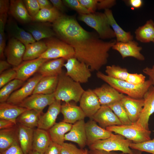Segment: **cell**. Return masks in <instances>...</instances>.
<instances>
[{"label":"cell","instance_id":"obj_31","mask_svg":"<svg viewBox=\"0 0 154 154\" xmlns=\"http://www.w3.org/2000/svg\"><path fill=\"white\" fill-rule=\"evenodd\" d=\"M72 124L63 121L56 123L48 131L52 141L60 145L64 143V136Z\"/></svg>","mask_w":154,"mask_h":154},{"label":"cell","instance_id":"obj_23","mask_svg":"<svg viewBox=\"0 0 154 154\" xmlns=\"http://www.w3.org/2000/svg\"><path fill=\"white\" fill-rule=\"evenodd\" d=\"M9 11L14 18L21 23H28L33 21V18L29 14L23 0H10Z\"/></svg>","mask_w":154,"mask_h":154},{"label":"cell","instance_id":"obj_26","mask_svg":"<svg viewBox=\"0 0 154 154\" xmlns=\"http://www.w3.org/2000/svg\"><path fill=\"white\" fill-rule=\"evenodd\" d=\"M19 145L24 154L32 150L34 129L17 123Z\"/></svg>","mask_w":154,"mask_h":154},{"label":"cell","instance_id":"obj_34","mask_svg":"<svg viewBox=\"0 0 154 154\" xmlns=\"http://www.w3.org/2000/svg\"><path fill=\"white\" fill-rule=\"evenodd\" d=\"M136 39L143 43L153 42L154 38V22L152 19L147 21L143 25L135 31Z\"/></svg>","mask_w":154,"mask_h":154},{"label":"cell","instance_id":"obj_52","mask_svg":"<svg viewBox=\"0 0 154 154\" xmlns=\"http://www.w3.org/2000/svg\"><path fill=\"white\" fill-rule=\"evenodd\" d=\"M53 7L57 9L61 13L66 10L65 5L62 1L61 0H50ZM63 14V13H62Z\"/></svg>","mask_w":154,"mask_h":154},{"label":"cell","instance_id":"obj_50","mask_svg":"<svg viewBox=\"0 0 154 154\" xmlns=\"http://www.w3.org/2000/svg\"><path fill=\"white\" fill-rule=\"evenodd\" d=\"M0 154H24L19 144L15 145L1 152Z\"/></svg>","mask_w":154,"mask_h":154},{"label":"cell","instance_id":"obj_13","mask_svg":"<svg viewBox=\"0 0 154 154\" xmlns=\"http://www.w3.org/2000/svg\"><path fill=\"white\" fill-rule=\"evenodd\" d=\"M101 106H108L121 101L125 95L107 84L93 90Z\"/></svg>","mask_w":154,"mask_h":154},{"label":"cell","instance_id":"obj_55","mask_svg":"<svg viewBox=\"0 0 154 154\" xmlns=\"http://www.w3.org/2000/svg\"><path fill=\"white\" fill-rule=\"evenodd\" d=\"M88 154H125L121 152L117 153L114 151H107L104 150L99 149H90L88 150Z\"/></svg>","mask_w":154,"mask_h":154},{"label":"cell","instance_id":"obj_57","mask_svg":"<svg viewBox=\"0 0 154 154\" xmlns=\"http://www.w3.org/2000/svg\"><path fill=\"white\" fill-rule=\"evenodd\" d=\"M37 1L40 9L49 8L53 7L50 1L48 0H37Z\"/></svg>","mask_w":154,"mask_h":154},{"label":"cell","instance_id":"obj_35","mask_svg":"<svg viewBox=\"0 0 154 154\" xmlns=\"http://www.w3.org/2000/svg\"><path fill=\"white\" fill-rule=\"evenodd\" d=\"M47 46L44 40L36 41L25 46L23 61L32 60L39 58L46 50Z\"/></svg>","mask_w":154,"mask_h":154},{"label":"cell","instance_id":"obj_37","mask_svg":"<svg viewBox=\"0 0 154 154\" xmlns=\"http://www.w3.org/2000/svg\"><path fill=\"white\" fill-rule=\"evenodd\" d=\"M62 14L53 7L40 9L37 14L33 18V21L41 23L49 22L52 23Z\"/></svg>","mask_w":154,"mask_h":154},{"label":"cell","instance_id":"obj_17","mask_svg":"<svg viewBox=\"0 0 154 154\" xmlns=\"http://www.w3.org/2000/svg\"><path fill=\"white\" fill-rule=\"evenodd\" d=\"M61 106L60 101L56 100L49 106L47 112L40 115L37 128L48 130L54 125L61 112Z\"/></svg>","mask_w":154,"mask_h":154},{"label":"cell","instance_id":"obj_60","mask_svg":"<svg viewBox=\"0 0 154 154\" xmlns=\"http://www.w3.org/2000/svg\"><path fill=\"white\" fill-rule=\"evenodd\" d=\"M28 154H44V153L32 150Z\"/></svg>","mask_w":154,"mask_h":154},{"label":"cell","instance_id":"obj_64","mask_svg":"<svg viewBox=\"0 0 154 154\" xmlns=\"http://www.w3.org/2000/svg\"><path fill=\"white\" fill-rule=\"evenodd\" d=\"M153 42L154 43V38Z\"/></svg>","mask_w":154,"mask_h":154},{"label":"cell","instance_id":"obj_36","mask_svg":"<svg viewBox=\"0 0 154 154\" xmlns=\"http://www.w3.org/2000/svg\"><path fill=\"white\" fill-rule=\"evenodd\" d=\"M41 114L33 110H28L17 118V123L33 129L37 127L40 115Z\"/></svg>","mask_w":154,"mask_h":154},{"label":"cell","instance_id":"obj_43","mask_svg":"<svg viewBox=\"0 0 154 154\" xmlns=\"http://www.w3.org/2000/svg\"><path fill=\"white\" fill-rule=\"evenodd\" d=\"M62 1L65 6L76 11L79 14L90 13L78 0H64Z\"/></svg>","mask_w":154,"mask_h":154},{"label":"cell","instance_id":"obj_14","mask_svg":"<svg viewBox=\"0 0 154 154\" xmlns=\"http://www.w3.org/2000/svg\"><path fill=\"white\" fill-rule=\"evenodd\" d=\"M79 102L80 107L86 117L91 119L101 106L96 94L93 90L90 89L84 91Z\"/></svg>","mask_w":154,"mask_h":154},{"label":"cell","instance_id":"obj_61","mask_svg":"<svg viewBox=\"0 0 154 154\" xmlns=\"http://www.w3.org/2000/svg\"><path fill=\"white\" fill-rule=\"evenodd\" d=\"M134 154H142V152L137 150L133 149Z\"/></svg>","mask_w":154,"mask_h":154},{"label":"cell","instance_id":"obj_40","mask_svg":"<svg viewBox=\"0 0 154 154\" xmlns=\"http://www.w3.org/2000/svg\"><path fill=\"white\" fill-rule=\"evenodd\" d=\"M105 72L110 77L122 80H126L129 73L126 68L115 65L107 66Z\"/></svg>","mask_w":154,"mask_h":154},{"label":"cell","instance_id":"obj_10","mask_svg":"<svg viewBox=\"0 0 154 154\" xmlns=\"http://www.w3.org/2000/svg\"><path fill=\"white\" fill-rule=\"evenodd\" d=\"M55 100L54 93L50 94H33L18 106L42 114L44 108L47 106H49Z\"/></svg>","mask_w":154,"mask_h":154},{"label":"cell","instance_id":"obj_25","mask_svg":"<svg viewBox=\"0 0 154 154\" xmlns=\"http://www.w3.org/2000/svg\"><path fill=\"white\" fill-rule=\"evenodd\" d=\"M66 60L63 58L48 60L41 65L37 72L43 77L58 76L62 72Z\"/></svg>","mask_w":154,"mask_h":154},{"label":"cell","instance_id":"obj_32","mask_svg":"<svg viewBox=\"0 0 154 154\" xmlns=\"http://www.w3.org/2000/svg\"><path fill=\"white\" fill-rule=\"evenodd\" d=\"M58 76L42 77L36 85L32 94L54 93L58 84Z\"/></svg>","mask_w":154,"mask_h":154},{"label":"cell","instance_id":"obj_48","mask_svg":"<svg viewBox=\"0 0 154 154\" xmlns=\"http://www.w3.org/2000/svg\"><path fill=\"white\" fill-rule=\"evenodd\" d=\"M116 3L115 0H98L97 4V9L98 10L110 9Z\"/></svg>","mask_w":154,"mask_h":154},{"label":"cell","instance_id":"obj_41","mask_svg":"<svg viewBox=\"0 0 154 154\" xmlns=\"http://www.w3.org/2000/svg\"><path fill=\"white\" fill-rule=\"evenodd\" d=\"M129 147L132 149L154 154V138L139 143L132 142L130 144Z\"/></svg>","mask_w":154,"mask_h":154},{"label":"cell","instance_id":"obj_38","mask_svg":"<svg viewBox=\"0 0 154 154\" xmlns=\"http://www.w3.org/2000/svg\"><path fill=\"white\" fill-rule=\"evenodd\" d=\"M24 83L25 82L15 79L2 87L0 90V102H6L12 94L20 88Z\"/></svg>","mask_w":154,"mask_h":154},{"label":"cell","instance_id":"obj_22","mask_svg":"<svg viewBox=\"0 0 154 154\" xmlns=\"http://www.w3.org/2000/svg\"><path fill=\"white\" fill-rule=\"evenodd\" d=\"M61 112L63 116V121L74 124L77 121L84 119L86 116L80 106L65 102L61 105Z\"/></svg>","mask_w":154,"mask_h":154},{"label":"cell","instance_id":"obj_19","mask_svg":"<svg viewBox=\"0 0 154 154\" xmlns=\"http://www.w3.org/2000/svg\"><path fill=\"white\" fill-rule=\"evenodd\" d=\"M92 119L105 129L111 126L122 125L112 110L106 106H101Z\"/></svg>","mask_w":154,"mask_h":154},{"label":"cell","instance_id":"obj_62","mask_svg":"<svg viewBox=\"0 0 154 154\" xmlns=\"http://www.w3.org/2000/svg\"><path fill=\"white\" fill-rule=\"evenodd\" d=\"M87 151H88V150H87V151H86V154H87Z\"/></svg>","mask_w":154,"mask_h":154},{"label":"cell","instance_id":"obj_12","mask_svg":"<svg viewBox=\"0 0 154 154\" xmlns=\"http://www.w3.org/2000/svg\"><path fill=\"white\" fill-rule=\"evenodd\" d=\"M48 60L38 58L33 60L23 61L18 66L13 68L16 72V79L25 82L37 72L41 65Z\"/></svg>","mask_w":154,"mask_h":154},{"label":"cell","instance_id":"obj_46","mask_svg":"<svg viewBox=\"0 0 154 154\" xmlns=\"http://www.w3.org/2000/svg\"><path fill=\"white\" fill-rule=\"evenodd\" d=\"M145 76L142 74L129 73L125 81L133 84L140 85L145 82Z\"/></svg>","mask_w":154,"mask_h":154},{"label":"cell","instance_id":"obj_21","mask_svg":"<svg viewBox=\"0 0 154 154\" xmlns=\"http://www.w3.org/2000/svg\"><path fill=\"white\" fill-rule=\"evenodd\" d=\"M132 123L139 119L144 104L143 98L136 99L125 96L121 100Z\"/></svg>","mask_w":154,"mask_h":154},{"label":"cell","instance_id":"obj_6","mask_svg":"<svg viewBox=\"0 0 154 154\" xmlns=\"http://www.w3.org/2000/svg\"><path fill=\"white\" fill-rule=\"evenodd\" d=\"M132 142L121 135L112 133L109 137L97 141L88 147L90 149L119 151L125 154H134L133 150L129 147Z\"/></svg>","mask_w":154,"mask_h":154},{"label":"cell","instance_id":"obj_8","mask_svg":"<svg viewBox=\"0 0 154 154\" xmlns=\"http://www.w3.org/2000/svg\"><path fill=\"white\" fill-rule=\"evenodd\" d=\"M66 75L80 83L88 82L91 76V70L84 63L74 57L69 59L64 65Z\"/></svg>","mask_w":154,"mask_h":154},{"label":"cell","instance_id":"obj_29","mask_svg":"<svg viewBox=\"0 0 154 154\" xmlns=\"http://www.w3.org/2000/svg\"><path fill=\"white\" fill-rule=\"evenodd\" d=\"M28 109L4 102L0 103V119L10 120L17 124L18 117Z\"/></svg>","mask_w":154,"mask_h":154},{"label":"cell","instance_id":"obj_56","mask_svg":"<svg viewBox=\"0 0 154 154\" xmlns=\"http://www.w3.org/2000/svg\"><path fill=\"white\" fill-rule=\"evenodd\" d=\"M143 73L149 76V79L152 82V85L154 86V68L146 67L143 70Z\"/></svg>","mask_w":154,"mask_h":154},{"label":"cell","instance_id":"obj_11","mask_svg":"<svg viewBox=\"0 0 154 154\" xmlns=\"http://www.w3.org/2000/svg\"><path fill=\"white\" fill-rule=\"evenodd\" d=\"M25 50L24 44L19 40L11 38L5 50L7 61L14 67L18 66L23 61Z\"/></svg>","mask_w":154,"mask_h":154},{"label":"cell","instance_id":"obj_59","mask_svg":"<svg viewBox=\"0 0 154 154\" xmlns=\"http://www.w3.org/2000/svg\"><path fill=\"white\" fill-rule=\"evenodd\" d=\"M11 66L7 61L1 60L0 61V73L7 70Z\"/></svg>","mask_w":154,"mask_h":154},{"label":"cell","instance_id":"obj_47","mask_svg":"<svg viewBox=\"0 0 154 154\" xmlns=\"http://www.w3.org/2000/svg\"><path fill=\"white\" fill-rule=\"evenodd\" d=\"M98 0H78L90 13L96 12Z\"/></svg>","mask_w":154,"mask_h":154},{"label":"cell","instance_id":"obj_27","mask_svg":"<svg viewBox=\"0 0 154 154\" xmlns=\"http://www.w3.org/2000/svg\"><path fill=\"white\" fill-rule=\"evenodd\" d=\"M19 144L17 124L10 128L0 130V152L15 145Z\"/></svg>","mask_w":154,"mask_h":154},{"label":"cell","instance_id":"obj_63","mask_svg":"<svg viewBox=\"0 0 154 154\" xmlns=\"http://www.w3.org/2000/svg\"><path fill=\"white\" fill-rule=\"evenodd\" d=\"M152 68H154V64L153 65V67H152Z\"/></svg>","mask_w":154,"mask_h":154},{"label":"cell","instance_id":"obj_51","mask_svg":"<svg viewBox=\"0 0 154 154\" xmlns=\"http://www.w3.org/2000/svg\"><path fill=\"white\" fill-rule=\"evenodd\" d=\"M5 40L4 30H0V57L3 58L5 49Z\"/></svg>","mask_w":154,"mask_h":154},{"label":"cell","instance_id":"obj_1","mask_svg":"<svg viewBox=\"0 0 154 154\" xmlns=\"http://www.w3.org/2000/svg\"><path fill=\"white\" fill-rule=\"evenodd\" d=\"M52 27L56 37L70 45L74 57L91 71H98L107 63L109 52L116 42L115 40L105 41L96 33L86 31L72 16L62 14Z\"/></svg>","mask_w":154,"mask_h":154},{"label":"cell","instance_id":"obj_30","mask_svg":"<svg viewBox=\"0 0 154 154\" xmlns=\"http://www.w3.org/2000/svg\"><path fill=\"white\" fill-rule=\"evenodd\" d=\"M27 32L31 34L36 41L56 37L53 29L42 23L30 25L27 28Z\"/></svg>","mask_w":154,"mask_h":154},{"label":"cell","instance_id":"obj_5","mask_svg":"<svg viewBox=\"0 0 154 154\" xmlns=\"http://www.w3.org/2000/svg\"><path fill=\"white\" fill-rule=\"evenodd\" d=\"M44 40L47 49L39 58L49 60L63 58L67 60L74 57L73 48L56 37Z\"/></svg>","mask_w":154,"mask_h":154},{"label":"cell","instance_id":"obj_53","mask_svg":"<svg viewBox=\"0 0 154 154\" xmlns=\"http://www.w3.org/2000/svg\"><path fill=\"white\" fill-rule=\"evenodd\" d=\"M10 1L8 0H0V15L7 14L9 10Z\"/></svg>","mask_w":154,"mask_h":154},{"label":"cell","instance_id":"obj_49","mask_svg":"<svg viewBox=\"0 0 154 154\" xmlns=\"http://www.w3.org/2000/svg\"><path fill=\"white\" fill-rule=\"evenodd\" d=\"M61 145L52 141L44 154H61Z\"/></svg>","mask_w":154,"mask_h":154},{"label":"cell","instance_id":"obj_28","mask_svg":"<svg viewBox=\"0 0 154 154\" xmlns=\"http://www.w3.org/2000/svg\"><path fill=\"white\" fill-rule=\"evenodd\" d=\"M104 13L107 18L111 27L115 34L117 42H125L133 40V37L130 32L124 30L117 23L111 9L105 10Z\"/></svg>","mask_w":154,"mask_h":154},{"label":"cell","instance_id":"obj_18","mask_svg":"<svg viewBox=\"0 0 154 154\" xmlns=\"http://www.w3.org/2000/svg\"><path fill=\"white\" fill-rule=\"evenodd\" d=\"M86 145L88 146L95 142L109 137L112 133L98 125L94 120L85 123Z\"/></svg>","mask_w":154,"mask_h":154},{"label":"cell","instance_id":"obj_39","mask_svg":"<svg viewBox=\"0 0 154 154\" xmlns=\"http://www.w3.org/2000/svg\"><path fill=\"white\" fill-rule=\"evenodd\" d=\"M108 106L112 110L122 125H129L132 124L121 101L114 103Z\"/></svg>","mask_w":154,"mask_h":154},{"label":"cell","instance_id":"obj_58","mask_svg":"<svg viewBox=\"0 0 154 154\" xmlns=\"http://www.w3.org/2000/svg\"><path fill=\"white\" fill-rule=\"evenodd\" d=\"M127 2L129 5L134 9L140 8L143 4V1L141 0H129Z\"/></svg>","mask_w":154,"mask_h":154},{"label":"cell","instance_id":"obj_33","mask_svg":"<svg viewBox=\"0 0 154 154\" xmlns=\"http://www.w3.org/2000/svg\"><path fill=\"white\" fill-rule=\"evenodd\" d=\"M7 27L12 37L19 40L25 46L36 41L30 33L19 27L14 22L10 21L8 24Z\"/></svg>","mask_w":154,"mask_h":154},{"label":"cell","instance_id":"obj_7","mask_svg":"<svg viewBox=\"0 0 154 154\" xmlns=\"http://www.w3.org/2000/svg\"><path fill=\"white\" fill-rule=\"evenodd\" d=\"M106 129L121 135L135 143H141L151 139V131L144 129L135 123L111 126Z\"/></svg>","mask_w":154,"mask_h":154},{"label":"cell","instance_id":"obj_42","mask_svg":"<svg viewBox=\"0 0 154 154\" xmlns=\"http://www.w3.org/2000/svg\"><path fill=\"white\" fill-rule=\"evenodd\" d=\"M61 154H86L87 149L78 148L71 143H64L62 145Z\"/></svg>","mask_w":154,"mask_h":154},{"label":"cell","instance_id":"obj_20","mask_svg":"<svg viewBox=\"0 0 154 154\" xmlns=\"http://www.w3.org/2000/svg\"><path fill=\"white\" fill-rule=\"evenodd\" d=\"M84 120L78 121L73 124L71 129L64 136V140L76 143L80 148L86 145V137Z\"/></svg>","mask_w":154,"mask_h":154},{"label":"cell","instance_id":"obj_54","mask_svg":"<svg viewBox=\"0 0 154 154\" xmlns=\"http://www.w3.org/2000/svg\"><path fill=\"white\" fill-rule=\"evenodd\" d=\"M17 124L10 120L0 119V129L10 128Z\"/></svg>","mask_w":154,"mask_h":154},{"label":"cell","instance_id":"obj_44","mask_svg":"<svg viewBox=\"0 0 154 154\" xmlns=\"http://www.w3.org/2000/svg\"><path fill=\"white\" fill-rule=\"evenodd\" d=\"M16 72L13 68L6 70L0 75V88L16 79Z\"/></svg>","mask_w":154,"mask_h":154},{"label":"cell","instance_id":"obj_24","mask_svg":"<svg viewBox=\"0 0 154 154\" xmlns=\"http://www.w3.org/2000/svg\"><path fill=\"white\" fill-rule=\"evenodd\" d=\"M52 141L48 130L34 129L32 150L44 153Z\"/></svg>","mask_w":154,"mask_h":154},{"label":"cell","instance_id":"obj_15","mask_svg":"<svg viewBox=\"0 0 154 154\" xmlns=\"http://www.w3.org/2000/svg\"><path fill=\"white\" fill-rule=\"evenodd\" d=\"M144 104L140 117L135 123L147 130L150 116L154 112V86L152 85L144 94Z\"/></svg>","mask_w":154,"mask_h":154},{"label":"cell","instance_id":"obj_3","mask_svg":"<svg viewBox=\"0 0 154 154\" xmlns=\"http://www.w3.org/2000/svg\"><path fill=\"white\" fill-rule=\"evenodd\" d=\"M80 83L76 82L62 72L58 76L57 87L54 92L56 100L66 103L79 102L84 91Z\"/></svg>","mask_w":154,"mask_h":154},{"label":"cell","instance_id":"obj_16","mask_svg":"<svg viewBox=\"0 0 154 154\" xmlns=\"http://www.w3.org/2000/svg\"><path fill=\"white\" fill-rule=\"evenodd\" d=\"M112 48L118 51L123 59L131 57L140 61L145 59L144 56L141 53L142 47L133 40L125 42H116Z\"/></svg>","mask_w":154,"mask_h":154},{"label":"cell","instance_id":"obj_9","mask_svg":"<svg viewBox=\"0 0 154 154\" xmlns=\"http://www.w3.org/2000/svg\"><path fill=\"white\" fill-rule=\"evenodd\" d=\"M42 77L38 74L29 78L20 88L12 94L6 102L14 105H19L33 94L36 85Z\"/></svg>","mask_w":154,"mask_h":154},{"label":"cell","instance_id":"obj_45","mask_svg":"<svg viewBox=\"0 0 154 154\" xmlns=\"http://www.w3.org/2000/svg\"><path fill=\"white\" fill-rule=\"evenodd\" d=\"M23 1L29 14L33 18L40 10L37 0Z\"/></svg>","mask_w":154,"mask_h":154},{"label":"cell","instance_id":"obj_4","mask_svg":"<svg viewBox=\"0 0 154 154\" xmlns=\"http://www.w3.org/2000/svg\"><path fill=\"white\" fill-rule=\"evenodd\" d=\"M78 18L79 20L94 29L101 39H111L116 37L115 34L104 13L95 12L79 14Z\"/></svg>","mask_w":154,"mask_h":154},{"label":"cell","instance_id":"obj_2","mask_svg":"<svg viewBox=\"0 0 154 154\" xmlns=\"http://www.w3.org/2000/svg\"><path fill=\"white\" fill-rule=\"evenodd\" d=\"M96 74L98 78L119 92L136 99L143 98L145 93L152 85V82L149 79L146 80L142 84L136 85L125 80L114 79L100 71H98Z\"/></svg>","mask_w":154,"mask_h":154}]
</instances>
